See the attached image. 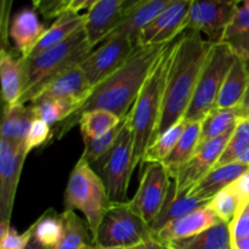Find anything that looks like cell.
<instances>
[{
    "label": "cell",
    "instance_id": "cell-1",
    "mask_svg": "<svg viewBox=\"0 0 249 249\" xmlns=\"http://www.w3.org/2000/svg\"><path fill=\"white\" fill-rule=\"evenodd\" d=\"M167 45L138 46L122 67L94 88L89 99L73 116L56 125L55 140L62 139L78 125L80 116L85 112L105 109L125 119Z\"/></svg>",
    "mask_w": 249,
    "mask_h": 249
},
{
    "label": "cell",
    "instance_id": "cell-2",
    "mask_svg": "<svg viewBox=\"0 0 249 249\" xmlns=\"http://www.w3.org/2000/svg\"><path fill=\"white\" fill-rule=\"evenodd\" d=\"M212 46L213 43L207 40L199 32L191 29L185 31L175 40L156 139L184 118Z\"/></svg>",
    "mask_w": 249,
    "mask_h": 249
},
{
    "label": "cell",
    "instance_id": "cell-3",
    "mask_svg": "<svg viewBox=\"0 0 249 249\" xmlns=\"http://www.w3.org/2000/svg\"><path fill=\"white\" fill-rule=\"evenodd\" d=\"M175 40L168 44L160 53L135 104L126 116L134 133V168L143 164L146 151L156 139V131L162 114L165 80Z\"/></svg>",
    "mask_w": 249,
    "mask_h": 249
},
{
    "label": "cell",
    "instance_id": "cell-4",
    "mask_svg": "<svg viewBox=\"0 0 249 249\" xmlns=\"http://www.w3.org/2000/svg\"><path fill=\"white\" fill-rule=\"evenodd\" d=\"M92 50L94 48L88 39L85 27H82L63 43L33 57L22 58L23 92L19 104L33 101L51 80L80 65Z\"/></svg>",
    "mask_w": 249,
    "mask_h": 249
},
{
    "label": "cell",
    "instance_id": "cell-5",
    "mask_svg": "<svg viewBox=\"0 0 249 249\" xmlns=\"http://www.w3.org/2000/svg\"><path fill=\"white\" fill-rule=\"evenodd\" d=\"M63 204L65 211L83 213L95 241L100 224L112 203L101 177L82 158L75 163L68 178Z\"/></svg>",
    "mask_w": 249,
    "mask_h": 249
},
{
    "label": "cell",
    "instance_id": "cell-6",
    "mask_svg": "<svg viewBox=\"0 0 249 249\" xmlns=\"http://www.w3.org/2000/svg\"><path fill=\"white\" fill-rule=\"evenodd\" d=\"M101 177L112 204L128 203V189L134 173V133L130 122L124 119L116 142L92 168Z\"/></svg>",
    "mask_w": 249,
    "mask_h": 249
},
{
    "label": "cell",
    "instance_id": "cell-7",
    "mask_svg": "<svg viewBox=\"0 0 249 249\" xmlns=\"http://www.w3.org/2000/svg\"><path fill=\"white\" fill-rule=\"evenodd\" d=\"M236 55L225 43L213 44L197 83L191 104L185 113L186 122H202L215 109L219 92Z\"/></svg>",
    "mask_w": 249,
    "mask_h": 249
},
{
    "label": "cell",
    "instance_id": "cell-8",
    "mask_svg": "<svg viewBox=\"0 0 249 249\" xmlns=\"http://www.w3.org/2000/svg\"><path fill=\"white\" fill-rule=\"evenodd\" d=\"M153 237L151 226L128 203L111 204L102 219L94 243L105 247L133 248Z\"/></svg>",
    "mask_w": 249,
    "mask_h": 249
},
{
    "label": "cell",
    "instance_id": "cell-9",
    "mask_svg": "<svg viewBox=\"0 0 249 249\" xmlns=\"http://www.w3.org/2000/svg\"><path fill=\"white\" fill-rule=\"evenodd\" d=\"M172 178L163 163L146 162L138 190L128 204L148 225L160 215L168 197Z\"/></svg>",
    "mask_w": 249,
    "mask_h": 249
},
{
    "label": "cell",
    "instance_id": "cell-10",
    "mask_svg": "<svg viewBox=\"0 0 249 249\" xmlns=\"http://www.w3.org/2000/svg\"><path fill=\"white\" fill-rule=\"evenodd\" d=\"M136 48V44L125 34L112 33L80 62L79 67L95 88L122 67Z\"/></svg>",
    "mask_w": 249,
    "mask_h": 249
},
{
    "label": "cell",
    "instance_id": "cell-11",
    "mask_svg": "<svg viewBox=\"0 0 249 249\" xmlns=\"http://www.w3.org/2000/svg\"><path fill=\"white\" fill-rule=\"evenodd\" d=\"M238 7L237 0H191L186 31L199 32L213 44L221 43Z\"/></svg>",
    "mask_w": 249,
    "mask_h": 249
},
{
    "label": "cell",
    "instance_id": "cell-12",
    "mask_svg": "<svg viewBox=\"0 0 249 249\" xmlns=\"http://www.w3.org/2000/svg\"><path fill=\"white\" fill-rule=\"evenodd\" d=\"M233 130L235 129L199 145L194 157L172 179V185L178 195L187 194L202 178L206 177L215 167L232 136Z\"/></svg>",
    "mask_w": 249,
    "mask_h": 249
},
{
    "label": "cell",
    "instance_id": "cell-13",
    "mask_svg": "<svg viewBox=\"0 0 249 249\" xmlns=\"http://www.w3.org/2000/svg\"><path fill=\"white\" fill-rule=\"evenodd\" d=\"M28 156L24 146L0 139V221L11 220L22 168Z\"/></svg>",
    "mask_w": 249,
    "mask_h": 249
},
{
    "label": "cell",
    "instance_id": "cell-14",
    "mask_svg": "<svg viewBox=\"0 0 249 249\" xmlns=\"http://www.w3.org/2000/svg\"><path fill=\"white\" fill-rule=\"evenodd\" d=\"M191 0H175L139 34L136 46L165 45L179 38L187 28Z\"/></svg>",
    "mask_w": 249,
    "mask_h": 249
},
{
    "label": "cell",
    "instance_id": "cell-15",
    "mask_svg": "<svg viewBox=\"0 0 249 249\" xmlns=\"http://www.w3.org/2000/svg\"><path fill=\"white\" fill-rule=\"evenodd\" d=\"M92 90H94V87L90 84L84 72L78 65L51 80L36 95V99L62 100V101L74 104L79 109L89 99Z\"/></svg>",
    "mask_w": 249,
    "mask_h": 249
},
{
    "label": "cell",
    "instance_id": "cell-16",
    "mask_svg": "<svg viewBox=\"0 0 249 249\" xmlns=\"http://www.w3.org/2000/svg\"><path fill=\"white\" fill-rule=\"evenodd\" d=\"M124 0H97L85 14V32L92 48L100 45L123 17Z\"/></svg>",
    "mask_w": 249,
    "mask_h": 249
},
{
    "label": "cell",
    "instance_id": "cell-17",
    "mask_svg": "<svg viewBox=\"0 0 249 249\" xmlns=\"http://www.w3.org/2000/svg\"><path fill=\"white\" fill-rule=\"evenodd\" d=\"M219 221L220 219L215 215L211 207L208 204H204L168 223L164 228L155 233V237L163 245H168L173 241L198 235L202 231L212 228Z\"/></svg>",
    "mask_w": 249,
    "mask_h": 249
},
{
    "label": "cell",
    "instance_id": "cell-18",
    "mask_svg": "<svg viewBox=\"0 0 249 249\" xmlns=\"http://www.w3.org/2000/svg\"><path fill=\"white\" fill-rule=\"evenodd\" d=\"M45 31V26L39 21L38 11L24 7L11 18L9 39L14 44L17 55L21 58H27Z\"/></svg>",
    "mask_w": 249,
    "mask_h": 249
},
{
    "label": "cell",
    "instance_id": "cell-19",
    "mask_svg": "<svg viewBox=\"0 0 249 249\" xmlns=\"http://www.w3.org/2000/svg\"><path fill=\"white\" fill-rule=\"evenodd\" d=\"M248 170L249 165L240 162L215 165L187 194L196 197L199 201L209 203L215 195L237 181Z\"/></svg>",
    "mask_w": 249,
    "mask_h": 249
},
{
    "label": "cell",
    "instance_id": "cell-20",
    "mask_svg": "<svg viewBox=\"0 0 249 249\" xmlns=\"http://www.w3.org/2000/svg\"><path fill=\"white\" fill-rule=\"evenodd\" d=\"M36 118L38 117L36 108L31 104L5 106L0 128V139L10 141L17 146H24L29 129Z\"/></svg>",
    "mask_w": 249,
    "mask_h": 249
},
{
    "label": "cell",
    "instance_id": "cell-21",
    "mask_svg": "<svg viewBox=\"0 0 249 249\" xmlns=\"http://www.w3.org/2000/svg\"><path fill=\"white\" fill-rule=\"evenodd\" d=\"M175 0H143L123 15L113 33H123L136 44L139 34Z\"/></svg>",
    "mask_w": 249,
    "mask_h": 249
},
{
    "label": "cell",
    "instance_id": "cell-22",
    "mask_svg": "<svg viewBox=\"0 0 249 249\" xmlns=\"http://www.w3.org/2000/svg\"><path fill=\"white\" fill-rule=\"evenodd\" d=\"M85 24V14L82 15L73 10L67 9L58 15L55 21L51 23L49 28H46L45 33L41 36L38 43L32 49L28 57L38 55L43 51L49 50L58 44L63 43L66 39L70 38L74 32L84 27ZM27 57V58H28Z\"/></svg>",
    "mask_w": 249,
    "mask_h": 249
},
{
    "label": "cell",
    "instance_id": "cell-23",
    "mask_svg": "<svg viewBox=\"0 0 249 249\" xmlns=\"http://www.w3.org/2000/svg\"><path fill=\"white\" fill-rule=\"evenodd\" d=\"M21 60L9 48L0 49V77L5 106H14L21 100L23 92Z\"/></svg>",
    "mask_w": 249,
    "mask_h": 249
},
{
    "label": "cell",
    "instance_id": "cell-24",
    "mask_svg": "<svg viewBox=\"0 0 249 249\" xmlns=\"http://www.w3.org/2000/svg\"><path fill=\"white\" fill-rule=\"evenodd\" d=\"M249 83V66L236 56L219 92L215 108H236L243 101Z\"/></svg>",
    "mask_w": 249,
    "mask_h": 249
},
{
    "label": "cell",
    "instance_id": "cell-25",
    "mask_svg": "<svg viewBox=\"0 0 249 249\" xmlns=\"http://www.w3.org/2000/svg\"><path fill=\"white\" fill-rule=\"evenodd\" d=\"M201 122H186V125L177 146L163 160V165L168 170L172 179L198 150L201 143Z\"/></svg>",
    "mask_w": 249,
    "mask_h": 249
},
{
    "label": "cell",
    "instance_id": "cell-26",
    "mask_svg": "<svg viewBox=\"0 0 249 249\" xmlns=\"http://www.w3.org/2000/svg\"><path fill=\"white\" fill-rule=\"evenodd\" d=\"M164 246L174 249H231L230 224L220 220L198 235L173 241Z\"/></svg>",
    "mask_w": 249,
    "mask_h": 249
},
{
    "label": "cell",
    "instance_id": "cell-27",
    "mask_svg": "<svg viewBox=\"0 0 249 249\" xmlns=\"http://www.w3.org/2000/svg\"><path fill=\"white\" fill-rule=\"evenodd\" d=\"M208 204L207 202L199 201L196 197L191 196L189 194L178 195L175 192L174 187L170 184L169 192H168V197L165 199V203L163 206V209L160 211V215L157 216L153 224L151 225V230H152L153 236L157 233L160 229L164 228L168 223L175 220V219L180 218V216L185 215L189 212L194 211V209L199 208V207Z\"/></svg>",
    "mask_w": 249,
    "mask_h": 249
},
{
    "label": "cell",
    "instance_id": "cell-28",
    "mask_svg": "<svg viewBox=\"0 0 249 249\" xmlns=\"http://www.w3.org/2000/svg\"><path fill=\"white\" fill-rule=\"evenodd\" d=\"M63 233L55 247L50 249H82L89 243H94L87 221L75 214L74 211H63Z\"/></svg>",
    "mask_w": 249,
    "mask_h": 249
},
{
    "label": "cell",
    "instance_id": "cell-29",
    "mask_svg": "<svg viewBox=\"0 0 249 249\" xmlns=\"http://www.w3.org/2000/svg\"><path fill=\"white\" fill-rule=\"evenodd\" d=\"M242 117L240 107L213 109L201 122V143L219 138L228 131L235 129L238 119L242 118Z\"/></svg>",
    "mask_w": 249,
    "mask_h": 249
},
{
    "label": "cell",
    "instance_id": "cell-30",
    "mask_svg": "<svg viewBox=\"0 0 249 249\" xmlns=\"http://www.w3.org/2000/svg\"><path fill=\"white\" fill-rule=\"evenodd\" d=\"M223 43L228 44L237 57L249 62V7L240 5Z\"/></svg>",
    "mask_w": 249,
    "mask_h": 249
},
{
    "label": "cell",
    "instance_id": "cell-31",
    "mask_svg": "<svg viewBox=\"0 0 249 249\" xmlns=\"http://www.w3.org/2000/svg\"><path fill=\"white\" fill-rule=\"evenodd\" d=\"M123 121L124 119H121L112 112L96 109L83 113L78 121V125L82 133L83 141H85L105 135L117 128Z\"/></svg>",
    "mask_w": 249,
    "mask_h": 249
},
{
    "label": "cell",
    "instance_id": "cell-32",
    "mask_svg": "<svg viewBox=\"0 0 249 249\" xmlns=\"http://www.w3.org/2000/svg\"><path fill=\"white\" fill-rule=\"evenodd\" d=\"M31 228L34 237L41 245L50 249L55 247L62 237V216H61V214L56 213L53 209H48Z\"/></svg>",
    "mask_w": 249,
    "mask_h": 249
},
{
    "label": "cell",
    "instance_id": "cell-33",
    "mask_svg": "<svg viewBox=\"0 0 249 249\" xmlns=\"http://www.w3.org/2000/svg\"><path fill=\"white\" fill-rule=\"evenodd\" d=\"M186 121L184 118L175 123L174 125L170 126L169 129L160 134L157 139L152 142V145L146 151L143 163L146 162H160L163 163V160L170 155L174 147L177 146L178 141L180 140L184 131ZM143 165V164H142Z\"/></svg>",
    "mask_w": 249,
    "mask_h": 249
},
{
    "label": "cell",
    "instance_id": "cell-34",
    "mask_svg": "<svg viewBox=\"0 0 249 249\" xmlns=\"http://www.w3.org/2000/svg\"><path fill=\"white\" fill-rule=\"evenodd\" d=\"M29 104L36 108V117L50 126L62 123L78 111V106L62 100L36 99Z\"/></svg>",
    "mask_w": 249,
    "mask_h": 249
},
{
    "label": "cell",
    "instance_id": "cell-35",
    "mask_svg": "<svg viewBox=\"0 0 249 249\" xmlns=\"http://www.w3.org/2000/svg\"><path fill=\"white\" fill-rule=\"evenodd\" d=\"M249 148V118L242 117L238 119L232 136L226 145L220 160L216 165H224L236 162L240 156Z\"/></svg>",
    "mask_w": 249,
    "mask_h": 249
},
{
    "label": "cell",
    "instance_id": "cell-36",
    "mask_svg": "<svg viewBox=\"0 0 249 249\" xmlns=\"http://www.w3.org/2000/svg\"><path fill=\"white\" fill-rule=\"evenodd\" d=\"M208 206L221 221L229 224L236 218L238 212L242 209L241 199L230 186L215 195L208 203Z\"/></svg>",
    "mask_w": 249,
    "mask_h": 249
},
{
    "label": "cell",
    "instance_id": "cell-37",
    "mask_svg": "<svg viewBox=\"0 0 249 249\" xmlns=\"http://www.w3.org/2000/svg\"><path fill=\"white\" fill-rule=\"evenodd\" d=\"M124 122V121H123ZM123 122L122 124H119L117 128H114L113 130L108 131L105 135L100 136V138L91 139V140H85L84 141V151H83L82 160H84L88 164L92 165L97 162L99 160H101L107 152L112 148V146L116 142L117 138H118L119 133H121V129L123 126Z\"/></svg>",
    "mask_w": 249,
    "mask_h": 249
},
{
    "label": "cell",
    "instance_id": "cell-38",
    "mask_svg": "<svg viewBox=\"0 0 249 249\" xmlns=\"http://www.w3.org/2000/svg\"><path fill=\"white\" fill-rule=\"evenodd\" d=\"M51 136H53V133L51 131V126L46 122L36 118L32 124L31 129H29L26 143H24L27 152L29 153L34 148L40 147L43 145H48Z\"/></svg>",
    "mask_w": 249,
    "mask_h": 249
},
{
    "label": "cell",
    "instance_id": "cell-39",
    "mask_svg": "<svg viewBox=\"0 0 249 249\" xmlns=\"http://www.w3.org/2000/svg\"><path fill=\"white\" fill-rule=\"evenodd\" d=\"M72 0H34V9L45 19L56 18L70 7Z\"/></svg>",
    "mask_w": 249,
    "mask_h": 249
},
{
    "label": "cell",
    "instance_id": "cell-40",
    "mask_svg": "<svg viewBox=\"0 0 249 249\" xmlns=\"http://www.w3.org/2000/svg\"><path fill=\"white\" fill-rule=\"evenodd\" d=\"M32 237V228L18 233L14 228H10L4 235H0V249H26Z\"/></svg>",
    "mask_w": 249,
    "mask_h": 249
},
{
    "label": "cell",
    "instance_id": "cell-41",
    "mask_svg": "<svg viewBox=\"0 0 249 249\" xmlns=\"http://www.w3.org/2000/svg\"><path fill=\"white\" fill-rule=\"evenodd\" d=\"M231 241L249 237V209L243 207L230 223Z\"/></svg>",
    "mask_w": 249,
    "mask_h": 249
},
{
    "label": "cell",
    "instance_id": "cell-42",
    "mask_svg": "<svg viewBox=\"0 0 249 249\" xmlns=\"http://www.w3.org/2000/svg\"><path fill=\"white\" fill-rule=\"evenodd\" d=\"M230 187L235 191V194L237 195L238 198L241 199V203H242L243 208V207L249 202V170L245 175H242L237 181H235L232 185H230Z\"/></svg>",
    "mask_w": 249,
    "mask_h": 249
},
{
    "label": "cell",
    "instance_id": "cell-43",
    "mask_svg": "<svg viewBox=\"0 0 249 249\" xmlns=\"http://www.w3.org/2000/svg\"><path fill=\"white\" fill-rule=\"evenodd\" d=\"M96 1L97 0H72L68 9L73 10V11L75 12H79L80 14V12L84 11V10L89 11V10L92 7V5H94Z\"/></svg>",
    "mask_w": 249,
    "mask_h": 249
},
{
    "label": "cell",
    "instance_id": "cell-44",
    "mask_svg": "<svg viewBox=\"0 0 249 249\" xmlns=\"http://www.w3.org/2000/svg\"><path fill=\"white\" fill-rule=\"evenodd\" d=\"M128 249H165V247L163 243H160V241L153 236V237H151L150 240L145 241V242L140 243V245L135 246V247L128 248Z\"/></svg>",
    "mask_w": 249,
    "mask_h": 249
},
{
    "label": "cell",
    "instance_id": "cell-45",
    "mask_svg": "<svg viewBox=\"0 0 249 249\" xmlns=\"http://www.w3.org/2000/svg\"><path fill=\"white\" fill-rule=\"evenodd\" d=\"M248 63V62H247ZM249 66V65H248ZM240 109L242 112V116L243 117H247L249 118V83H248V88H247V91H246L245 97H243V101L242 104L240 105Z\"/></svg>",
    "mask_w": 249,
    "mask_h": 249
},
{
    "label": "cell",
    "instance_id": "cell-46",
    "mask_svg": "<svg viewBox=\"0 0 249 249\" xmlns=\"http://www.w3.org/2000/svg\"><path fill=\"white\" fill-rule=\"evenodd\" d=\"M231 249H249V237L231 241Z\"/></svg>",
    "mask_w": 249,
    "mask_h": 249
},
{
    "label": "cell",
    "instance_id": "cell-47",
    "mask_svg": "<svg viewBox=\"0 0 249 249\" xmlns=\"http://www.w3.org/2000/svg\"><path fill=\"white\" fill-rule=\"evenodd\" d=\"M26 249H48V248H46L45 246L41 245V243L39 242V241L36 240V237H34L33 232H32V237H31V240H29V242H28V245H27Z\"/></svg>",
    "mask_w": 249,
    "mask_h": 249
},
{
    "label": "cell",
    "instance_id": "cell-48",
    "mask_svg": "<svg viewBox=\"0 0 249 249\" xmlns=\"http://www.w3.org/2000/svg\"><path fill=\"white\" fill-rule=\"evenodd\" d=\"M141 1L143 0H124V4H123V15L126 14L128 11H130L133 7H135L136 5L140 4Z\"/></svg>",
    "mask_w": 249,
    "mask_h": 249
},
{
    "label": "cell",
    "instance_id": "cell-49",
    "mask_svg": "<svg viewBox=\"0 0 249 249\" xmlns=\"http://www.w3.org/2000/svg\"><path fill=\"white\" fill-rule=\"evenodd\" d=\"M82 249H125V248H117V247H105V246L97 245V243H89L84 246Z\"/></svg>",
    "mask_w": 249,
    "mask_h": 249
},
{
    "label": "cell",
    "instance_id": "cell-50",
    "mask_svg": "<svg viewBox=\"0 0 249 249\" xmlns=\"http://www.w3.org/2000/svg\"><path fill=\"white\" fill-rule=\"evenodd\" d=\"M236 162H240V163H243V164H248L249 165V148H248V150H246L245 152H243L242 155L240 156V158H238Z\"/></svg>",
    "mask_w": 249,
    "mask_h": 249
},
{
    "label": "cell",
    "instance_id": "cell-51",
    "mask_svg": "<svg viewBox=\"0 0 249 249\" xmlns=\"http://www.w3.org/2000/svg\"><path fill=\"white\" fill-rule=\"evenodd\" d=\"M241 6H245V7H249V0H241L240 1Z\"/></svg>",
    "mask_w": 249,
    "mask_h": 249
},
{
    "label": "cell",
    "instance_id": "cell-52",
    "mask_svg": "<svg viewBox=\"0 0 249 249\" xmlns=\"http://www.w3.org/2000/svg\"><path fill=\"white\" fill-rule=\"evenodd\" d=\"M165 247V249H174V248H172V247H169V246H164Z\"/></svg>",
    "mask_w": 249,
    "mask_h": 249
},
{
    "label": "cell",
    "instance_id": "cell-53",
    "mask_svg": "<svg viewBox=\"0 0 249 249\" xmlns=\"http://www.w3.org/2000/svg\"><path fill=\"white\" fill-rule=\"evenodd\" d=\"M245 207H247V208L249 209V202H248V203H247V204H246V206H245Z\"/></svg>",
    "mask_w": 249,
    "mask_h": 249
},
{
    "label": "cell",
    "instance_id": "cell-54",
    "mask_svg": "<svg viewBox=\"0 0 249 249\" xmlns=\"http://www.w3.org/2000/svg\"><path fill=\"white\" fill-rule=\"evenodd\" d=\"M237 1H238V2H240V1H241V0H237Z\"/></svg>",
    "mask_w": 249,
    "mask_h": 249
},
{
    "label": "cell",
    "instance_id": "cell-55",
    "mask_svg": "<svg viewBox=\"0 0 249 249\" xmlns=\"http://www.w3.org/2000/svg\"><path fill=\"white\" fill-rule=\"evenodd\" d=\"M33 1H34V0H33Z\"/></svg>",
    "mask_w": 249,
    "mask_h": 249
}]
</instances>
